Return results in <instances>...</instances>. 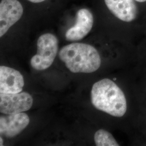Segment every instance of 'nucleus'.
<instances>
[{"instance_id":"obj_1","label":"nucleus","mask_w":146,"mask_h":146,"mask_svg":"<svg viewBox=\"0 0 146 146\" xmlns=\"http://www.w3.org/2000/svg\"><path fill=\"white\" fill-rule=\"evenodd\" d=\"M91 100L95 108L114 117H122L127 110L123 91L109 78L101 80L93 84Z\"/></svg>"},{"instance_id":"obj_2","label":"nucleus","mask_w":146,"mask_h":146,"mask_svg":"<svg viewBox=\"0 0 146 146\" xmlns=\"http://www.w3.org/2000/svg\"><path fill=\"white\" fill-rule=\"evenodd\" d=\"M58 55L72 73H93L101 64L98 50L86 43H73L65 46L60 50Z\"/></svg>"},{"instance_id":"obj_3","label":"nucleus","mask_w":146,"mask_h":146,"mask_svg":"<svg viewBox=\"0 0 146 146\" xmlns=\"http://www.w3.org/2000/svg\"><path fill=\"white\" fill-rule=\"evenodd\" d=\"M57 37L50 33L39 37L37 43V54L31 60V67L35 70H43L52 64L58 52Z\"/></svg>"},{"instance_id":"obj_4","label":"nucleus","mask_w":146,"mask_h":146,"mask_svg":"<svg viewBox=\"0 0 146 146\" xmlns=\"http://www.w3.org/2000/svg\"><path fill=\"white\" fill-rule=\"evenodd\" d=\"M33 99L26 92L0 94V112L4 114L22 113L31 108Z\"/></svg>"},{"instance_id":"obj_5","label":"nucleus","mask_w":146,"mask_h":146,"mask_svg":"<svg viewBox=\"0 0 146 146\" xmlns=\"http://www.w3.org/2000/svg\"><path fill=\"white\" fill-rule=\"evenodd\" d=\"M23 7L17 0H2L0 3V37L21 19Z\"/></svg>"},{"instance_id":"obj_6","label":"nucleus","mask_w":146,"mask_h":146,"mask_svg":"<svg viewBox=\"0 0 146 146\" xmlns=\"http://www.w3.org/2000/svg\"><path fill=\"white\" fill-rule=\"evenodd\" d=\"M30 122L24 113L5 114L0 117V134L7 138H13L23 131Z\"/></svg>"},{"instance_id":"obj_7","label":"nucleus","mask_w":146,"mask_h":146,"mask_svg":"<svg viewBox=\"0 0 146 146\" xmlns=\"http://www.w3.org/2000/svg\"><path fill=\"white\" fill-rule=\"evenodd\" d=\"M93 23L94 17L90 11L84 8L78 10L75 25L66 31V39L69 41L82 40L91 31Z\"/></svg>"},{"instance_id":"obj_8","label":"nucleus","mask_w":146,"mask_h":146,"mask_svg":"<svg viewBox=\"0 0 146 146\" xmlns=\"http://www.w3.org/2000/svg\"><path fill=\"white\" fill-rule=\"evenodd\" d=\"M24 85V78L19 71L6 66L0 67V93H20Z\"/></svg>"},{"instance_id":"obj_9","label":"nucleus","mask_w":146,"mask_h":146,"mask_svg":"<svg viewBox=\"0 0 146 146\" xmlns=\"http://www.w3.org/2000/svg\"><path fill=\"white\" fill-rule=\"evenodd\" d=\"M110 12L121 21H134L137 14V8L134 0H104Z\"/></svg>"},{"instance_id":"obj_10","label":"nucleus","mask_w":146,"mask_h":146,"mask_svg":"<svg viewBox=\"0 0 146 146\" xmlns=\"http://www.w3.org/2000/svg\"><path fill=\"white\" fill-rule=\"evenodd\" d=\"M94 142L97 146H119V144L116 141L110 132L104 129H99L94 134Z\"/></svg>"},{"instance_id":"obj_11","label":"nucleus","mask_w":146,"mask_h":146,"mask_svg":"<svg viewBox=\"0 0 146 146\" xmlns=\"http://www.w3.org/2000/svg\"><path fill=\"white\" fill-rule=\"evenodd\" d=\"M28 1L31 2H33V3H40V2H43L46 0H28Z\"/></svg>"},{"instance_id":"obj_12","label":"nucleus","mask_w":146,"mask_h":146,"mask_svg":"<svg viewBox=\"0 0 146 146\" xmlns=\"http://www.w3.org/2000/svg\"><path fill=\"white\" fill-rule=\"evenodd\" d=\"M0 141H1V143H0V146H3V140H2V137H1H1H0Z\"/></svg>"},{"instance_id":"obj_13","label":"nucleus","mask_w":146,"mask_h":146,"mask_svg":"<svg viewBox=\"0 0 146 146\" xmlns=\"http://www.w3.org/2000/svg\"><path fill=\"white\" fill-rule=\"evenodd\" d=\"M135 1L139 2H145L146 1V0H135Z\"/></svg>"}]
</instances>
